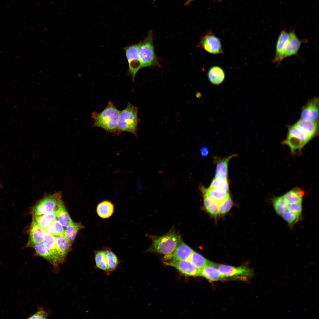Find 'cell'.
Instances as JSON below:
<instances>
[{"instance_id":"7402d4cb","label":"cell","mask_w":319,"mask_h":319,"mask_svg":"<svg viewBox=\"0 0 319 319\" xmlns=\"http://www.w3.org/2000/svg\"><path fill=\"white\" fill-rule=\"evenodd\" d=\"M114 210V205L110 201L105 200L100 203L97 205L96 211L98 215L105 219L110 217Z\"/></svg>"},{"instance_id":"4316f807","label":"cell","mask_w":319,"mask_h":319,"mask_svg":"<svg viewBox=\"0 0 319 319\" xmlns=\"http://www.w3.org/2000/svg\"><path fill=\"white\" fill-rule=\"evenodd\" d=\"M304 191L298 188L289 191L283 196L288 204L302 202Z\"/></svg>"},{"instance_id":"83f0119b","label":"cell","mask_w":319,"mask_h":319,"mask_svg":"<svg viewBox=\"0 0 319 319\" xmlns=\"http://www.w3.org/2000/svg\"><path fill=\"white\" fill-rule=\"evenodd\" d=\"M94 255L96 267L102 270L108 276H109L104 250H95L94 252Z\"/></svg>"},{"instance_id":"277c9868","label":"cell","mask_w":319,"mask_h":319,"mask_svg":"<svg viewBox=\"0 0 319 319\" xmlns=\"http://www.w3.org/2000/svg\"><path fill=\"white\" fill-rule=\"evenodd\" d=\"M153 39L152 31H150L144 40L139 43V55L141 68L159 66L154 51Z\"/></svg>"},{"instance_id":"52a82bcc","label":"cell","mask_w":319,"mask_h":319,"mask_svg":"<svg viewBox=\"0 0 319 319\" xmlns=\"http://www.w3.org/2000/svg\"><path fill=\"white\" fill-rule=\"evenodd\" d=\"M139 43L130 45L124 48L129 66V72L133 80L139 70L141 68L139 55Z\"/></svg>"},{"instance_id":"2e32d148","label":"cell","mask_w":319,"mask_h":319,"mask_svg":"<svg viewBox=\"0 0 319 319\" xmlns=\"http://www.w3.org/2000/svg\"><path fill=\"white\" fill-rule=\"evenodd\" d=\"M33 248L36 255L41 257L47 260L53 266L55 272L58 271L59 263L42 242L37 244Z\"/></svg>"},{"instance_id":"44dd1931","label":"cell","mask_w":319,"mask_h":319,"mask_svg":"<svg viewBox=\"0 0 319 319\" xmlns=\"http://www.w3.org/2000/svg\"><path fill=\"white\" fill-rule=\"evenodd\" d=\"M42 242L60 263L56 237L45 232Z\"/></svg>"},{"instance_id":"e0dca14e","label":"cell","mask_w":319,"mask_h":319,"mask_svg":"<svg viewBox=\"0 0 319 319\" xmlns=\"http://www.w3.org/2000/svg\"><path fill=\"white\" fill-rule=\"evenodd\" d=\"M199 276L211 281L221 280L224 278L218 270L216 264L211 262L200 270Z\"/></svg>"},{"instance_id":"7a4b0ae2","label":"cell","mask_w":319,"mask_h":319,"mask_svg":"<svg viewBox=\"0 0 319 319\" xmlns=\"http://www.w3.org/2000/svg\"><path fill=\"white\" fill-rule=\"evenodd\" d=\"M152 241L147 251L165 255L171 254L181 240L180 235L173 228L166 234L161 236H149Z\"/></svg>"},{"instance_id":"1f68e13d","label":"cell","mask_w":319,"mask_h":319,"mask_svg":"<svg viewBox=\"0 0 319 319\" xmlns=\"http://www.w3.org/2000/svg\"><path fill=\"white\" fill-rule=\"evenodd\" d=\"M283 143L288 146L292 152L301 149L306 144L300 139L288 134Z\"/></svg>"},{"instance_id":"7bdbcfd3","label":"cell","mask_w":319,"mask_h":319,"mask_svg":"<svg viewBox=\"0 0 319 319\" xmlns=\"http://www.w3.org/2000/svg\"><path fill=\"white\" fill-rule=\"evenodd\" d=\"M1 184H0V188H1Z\"/></svg>"},{"instance_id":"8992f818","label":"cell","mask_w":319,"mask_h":319,"mask_svg":"<svg viewBox=\"0 0 319 319\" xmlns=\"http://www.w3.org/2000/svg\"><path fill=\"white\" fill-rule=\"evenodd\" d=\"M198 47L212 54L224 53L220 39L211 30L207 32L201 37Z\"/></svg>"},{"instance_id":"8d00e7d4","label":"cell","mask_w":319,"mask_h":319,"mask_svg":"<svg viewBox=\"0 0 319 319\" xmlns=\"http://www.w3.org/2000/svg\"><path fill=\"white\" fill-rule=\"evenodd\" d=\"M232 205V200L229 196L226 199L219 204V212L222 215L225 214L230 210Z\"/></svg>"},{"instance_id":"ba28073f","label":"cell","mask_w":319,"mask_h":319,"mask_svg":"<svg viewBox=\"0 0 319 319\" xmlns=\"http://www.w3.org/2000/svg\"><path fill=\"white\" fill-rule=\"evenodd\" d=\"M163 262L166 265L174 267L185 276H199L200 269L196 267L188 260L169 261Z\"/></svg>"},{"instance_id":"ab89813d","label":"cell","mask_w":319,"mask_h":319,"mask_svg":"<svg viewBox=\"0 0 319 319\" xmlns=\"http://www.w3.org/2000/svg\"><path fill=\"white\" fill-rule=\"evenodd\" d=\"M48 314L41 307H38L37 312L31 316L28 319H47Z\"/></svg>"},{"instance_id":"d6986e66","label":"cell","mask_w":319,"mask_h":319,"mask_svg":"<svg viewBox=\"0 0 319 319\" xmlns=\"http://www.w3.org/2000/svg\"><path fill=\"white\" fill-rule=\"evenodd\" d=\"M56 237L60 263H62L70 251L71 245L66 239L64 234Z\"/></svg>"},{"instance_id":"6da1fadb","label":"cell","mask_w":319,"mask_h":319,"mask_svg":"<svg viewBox=\"0 0 319 319\" xmlns=\"http://www.w3.org/2000/svg\"><path fill=\"white\" fill-rule=\"evenodd\" d=\"M120 111L109 101L105 108L101 112H94L91 115L93 127L101 128L107 132L118 135V122Z\"/></svg>"},{"instance_id":"603a6c76","label":"cell","mask_w":319,"mask_h":319,"mask_svg":"<svg viewBox=\"0 0 319 319\" xmlns=\"http://www.w3.org/2000/svg\"><path fill=\"white\" fill-rule=\"evenodd\" d=\"M56 220L63 226L67 227L73 222L63 201L56 211Z\"/></svg>"},{"instance_id":"4fadbf2b","label":"cell","mask_w":319,"mask_h":319,"mask_svg":"<svg viewBox=\"0 0 319 319\" xmlns=\"http://www.w3.org/2000/svg\"><path fill=\"white\" fill-rule=\"evenodd\" d=\"M45 232V230L39 226L32 219L29 229L28 241L25 247H33L42 242Z\"/></svg>"},{"instance_id":"e575fe53","label":"cell","mask_w":319,"mask_h":319,"mask_svg":"<svg viewBox=\"0 0 319 319\" xmlns=\"http://www.w3.org/2000/svg\"><path fill=\"white\" fill-rule=\"evenodd\" d=\"M63 226L55 220L45 229V232L55 236L64 234V230Z\"/></svg>"},{"instance_id":"5bb4252c","label":"cell","mask_w":319,"mask_h":319,"mask_svg":"<svg viewBox=\"0 0 319 319\" xmlns=\"http://www.w3.org/2000/svg\"><path fill=\"white\" fill-rule=\"evenodd\" d=\"M289 37V33L285 29H283L279 35L276 42L275 54L272 61L273 63H276L279 65L284 59V48Z\"/></svg>"},{"instance_id":"9a60e30c","label":"cell","mask_w":319,"mask_h":319,"mask_svg":"<svg viewBox=\"0 0 319 319\" xmlns=\"http://www.w3.org/2000/svg\"><path fill=\"white\" fill-rule=\"evenodd\" d=\"M306 134L311 140L319 132V121H306L299 119L294 123Z\"/></svg>"},{"instance_id":"3957f363","label":"cell","mask_w":319,"mask_h":319,"mask_svg":"<svg viewBox=\"0 0 319 319\" xmlns=\"http://www.w3.org/2000/svg\"><path fill=\"white\" fill-rule=\"evenodd\" d=\"M138 113L137 108L128 102L126 107L120 113L117 127L118 133L126 131L137 136Z\"/></svg>"},{"instance_id":"d6a6232c","label":"cell","mask_w":319,"mask_h":319,"mask_svg":"<svg viewBox=\"0 0 319 319\" xmlns=\"http://www.w3.org/2000/svg\"><path fill=\"white\" fill-rule=\"evenodd\" d=\"M288 128L287 134L300 139L305 144L310 140L303 131L294 124Z\"/></svg>"},{"instance_id":"30bf717a","label":"cell","mask_w":319,"mask_h":319,"mask_svg":"<svg viewBox=\"0 0 319 319\" xmlns=\"http://www.w3.org/2000/svg\"><path fill=\"white\" fill-rule=\"evenodd\" d=\"M216 266L224 278L237 276L250 277L253 275V270L246 266L235 267L222 264H216Z\"/></svg>"},{"instance_id":"ac0fdd59","label":"cell","mask_w":319,"mask_h":319,"mask_svg":"<svg viewBox=\"0 0 319 319\" xmlns=\"http://www.w3.org/2000/svg\"><path fill=\"white\" fill-rule=\"evenodd\" d=\"M207 76L210 82L216 85L222 83L225 78V74L223 69L220 66L216 65L209 68Z\"/></svg>"},{"instance_id":"7c38bea8","label":"cell","mask_w":319,"mask_h":319,"mask_svg":"<svg viewBox=\"0 0 319 319\" xmlns=\"http://www.w3.org/2000/svg\"><path fill=\"white\" fill-rule=\"evenodd\" d=\"M289 33V37L285 45L284 53L285 58L297 54L302 44L305 40H300L297 37L294 31L291 30Z\"/></svg>"},{"instance_id":"cb8c5ba5","label":"cell","mask_w":319,"mask_h":319,"mask_svg":"<svg viewBox=\"0 0 319 319\" xmlns=\"http://www.w3.org/2000/svg\"><path fill=\"white\" fill-rule=\"evenodd\" d=\"M105 256L108 269L109 275L120 266L121 262L116 255L110 249H105Z\"/></svg>"},{"instance_id":"9c48e42d","label":"cell","mask_w":319,"mask_h":319,"mask_svg":"<svg viewBox=\"0 0 319 319\" xmlns=\"http://www.w3.org/2000/svg\"><path fill=\"white\" fill-rule=\"evenodd\" d=\"M319 99L314 97L309 100L302 107L300 114V119L306 121H315L318 120Z\"/></svg>"},{"instance_id":"5b68a950","label":"cell","mask_w":319,"mask_h":319,"mask_svg":"<svg viewBox=\"0 0 319 319\" xmlns=\"http://www.w3.org/2000/svg\"><path fill=\"white\" fill-rule=\"evenodd\" d=\"M62 201L61 192L47 195L33 206L31 213L32 215H40L56 211Z\"/></svg>"},{"instance_id":"74e56055","label":"cell","mask_w":319,"mask_h":319,"mask_svg":"<svg viewBox=\"0 0 319 319\" xmlns=\"http://www.w3.org/2000/svg\"><path fill=\"white\" fill-rule=\"evenodd\" d=\"M282 218L290 225H292L297 222L300 216L287 210L281 215Z\"/></svg>"},{"instance_id":"b9f144b4","label":"cell","mask_w":319,"mask_h":319,"mask_svg":"<svg viewBox=\"0 0 319 319\" xmlns=\"http://www.w3.org/2000/svg\"><path fill=\"white\" fill-rule=\"evenodd\" d=\"M194 0H187L185 2L184 5L185 6H188L190 4V3ZM219 1H222V0H215Z\"/></svg>"},{"instance_id":"836d02e7","label":"cell","mask_w":319,"mask_h":319,"mask_svg":"<svg viewBox=\"0 0 319 319\" xmlns=\"http://www.w3.org/2000/svg\"><path fill=\"white\" fill-rule=\"evenodd\" d=\"M273 204L275 210L279 215H281L287 210L289 204L283 196L274 198Z\"/></svg>"},{"instance_id":"4dcf8cb0","label":"cell","mask_w":319,"mask_h":319,"mask_svg":"<svg viewBox=\"0 0 319 319\" xmlns=\"http://www.w3.org/2000/svg\"><path fill=\"white\" fill-rule=\"evenodd\" d=\"M188 260L196 267L199 269H202L211 262L201 254L194 251Z\"/></svg>"},{"instance_id":"484cf974","label":"cell","mask_w":319,"mask_h":319,"mask_svg":"<svg viewBox=\"0 0 319 319\" xmlns=\"http://www.w3.org/2000/svg\"><path fill=\"white\" fill-rule=\"evenodd\" d=\"M66 227L64 230V235L68 242L71 245L78 232L80 230L83 229L84 226L81 222H73Z\"/></svg>"},{"instance_id":"f35d334b","label":"cell","mask_w":319,"mask_h":319,"mask_svg":"<svg viewBox=\"0 0 319 319\" xmlns=\"http://www.w3.org/2000/svg\"><path fill=\"white\" fill-rule=\"evenodd\" d=\"M302 202L289 204L287 210L300 216L302 210Z\"/></svg>"},{"instance_id":"f1b7e54d","label":"cell","mask_w":319,"mask_h":319,"mask_svg":"<svg viewBox=\"0 0 319 319\" xmlns=\"http://www.w3.org/2000/svg\"><path fill=\"white\" fill-rule=\"evenodd\" d=\"M235 156L236 155L234 154L219 160L217 163L215 177L227 179L228 162Z\"/></svg>"},{"instance_id":"8fae6325","label":"cell","mask_w":319,"mask_h":319,"mask_svg":"<svg viewBox=\"0 0 319 319\" xmlns=\"http://www.w3.org/2000/svg\"><path fill=\"white\" fill-rule=\"evenodd\" d=\"M193 252L190 247L181 240L173 252L165 255V258L169 261L188 260Z\"/></svg>"},{"instance_id":"ffe728a7","label":"cell","mask_w":319,"mask_h":319,"mask_svg":"<svg viewBox=\"0 0 319 319\" xmlns=\"http://www.w3.org/2000/svg\"><path fill=\"white\" fill-rule=\"evenodd\" d=\"M201 189L203 193L206 194L219 204L230 196L228 192L221 189L210 187L206 189L201 186Z\"/></svg>"},{"instance_id":"d590c367","label":"cell","mask_w":319,"mask_h":319,"mask_svg":"<svg viewBox=\"0 0 319 319\" xmlns=\"http://www.w3.org/2000/svg\"><path fill=\"white\" fill-rule=\"evenodd\" d=\"M209 187L222 189L228 192L229 190L227 179L217 177H215L213 179Z\"/></svg>"},{"instance_id":"d4e9b609","label":"cell","mask_w":319,"mask_h":319,"mask_svg":"<svg viewBox=\"0 0 319 319\" xmlns=\"http://www.w3.org/2000/svg\"><path fill=\"white\" fill-rule=\"evenodd\" d=\"M56 211L40 215H32V219L39 226L45 230L56 219Z\"/></svg>"},{"instance_id":"f546056e","label":"cell","mask_w":319,"mask_h":319,"mask_svg":"<svg viewBox=\"0 0 319 319\" xmlns=\"http://www.w3.org/2000/svg\"><path fill=\"white\" fill-rule=\"evenodd\" d=\"M203 194L204 196V205L206 210L211 215L214 217H217L219 213V204L206 194Z\"/></svg>"},{"instance_id":"60d3db41","label":"cell","mask_w":319,"mask_h":319,"mask_svg":"<svg viewBox=\"0 0 319 319\" xmlns=\"http://www.w3.org/2000/svg\"><path fill=\"white\" fill-rule=\"evenodd\" d=\"M200 152L201 155L203 157L206 156L209 152V150L206 147L201 148L200 150Z\"/></svg>"}]
</instances>
